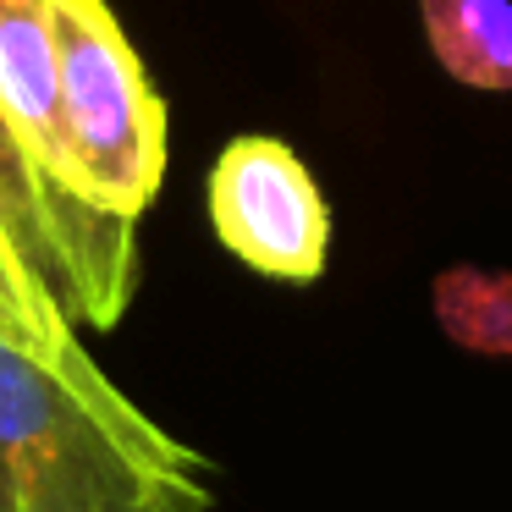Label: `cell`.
<instances>
[{
    "label": "cell",
    "instance_id": "6",
    "mask_svg": "<svg viewBox=\"0 0 512 512\" xmlns=\"http://www.w3.org/2000/svg\"><path fill=\"white\" fill-rule=\"evenodd\" d=\"M419 23L446 78L512 94V0H419Z\"/></svg>",
    "mask_w": 512,
    "mask_h": 512
},
{
    "label": "cell",
    "instance_id": "8",
    "mask_svg": "<svg viewBox=\"0 0 512 512\" xmlns=\"http://www.w3.org/2000/svg\"><path fill=\"white\" fill-rule=\"evenodd\" d=\"M435 314L463 347L512 353V276L452 270V276L435 281Z\"/></svg>",
    "mask_w": 512,
    "mask_h": 512
},
{
    "label": "cell",
    "instance_id": "5",
    "mask_svg": "<svg viewBox=\"0 0 512 512\" xmlns=\"http://www.w3.org/2000/svg\"><path fill=\"white\" fill-rule=\"evenodd\" d=\"M0 221L12 226L17 248L28 254V265L61 292V303L72 309L78 325H94V287H89V259L78 248V232L67 226L61 204L50 199V188L39 182L34 160H28L23 138H17L12 116L0 105Z\"/></svg>",
    "mask_w": 512,
    "mask_h": 512
},
{
    "label": "cell",
    "instance_id": "1",
    "mask_svg": "<svg viewBox=\"0 0 512 512\" xmlns=\"http://www.w3.org/2000/svg\"><path fill=\"white\" fill-rule=\"evenodd\" d=\"M204 468L89 353L0 336V512H215Z\"/></svg>",
    "mask_w": 512,
    "mask_h": 512
},
{
    "label": "cell",
    "instance_id": "2",
    "mask_svg": "<svg viewBox=\"0 0 512 512\" xmlns=\"http://www.w3.org/2000/svg\"><path fill=\"white\" fill-rule=\"evenodd\" d=\"M61 122L100 210L138 221L166 182V100L149 89L111 0H50Z\"/></svg>",
    "mask_w": 512,
    "mask_h": 512
},
{
    "label": "cell",
    "instance_id": "7",
    "mask_svg": "<svg viewBox=\"0 0 512 512\" xmlns=\"http://www.w3.org/2000/svg\"><path fill=\"white\" fill-rule=\"evenodd\" d=\"M0 336L34 347L45 358H83V325L61 303V292L28 265L12 226L0 221Z\"/></svg>",
    "mask_w": 512,
    "mask_h": 512
},
{
    "label": "cell",
    "instance_id": "4",
    "mask_svg": "<svg viewBox=\"0 0 512 512\" xmlns=\"http://www.w3.org/2000/svg\"><path fill=\"white\" fill-rule=\"evenodd\" d=\"M210 226L270 281H314L331 259V210L314 171L270 133H243L210 171Z\"/></svg>",
    "mask_w": 512,
    "mask_h": 512
},
{
    "label": "cell",
    "instance_id": "3",
    "mask_svg": "<svg viewBox=\"0 0 512 512\" xmlns=\"http://www.w3.org/2000/svg\"><path fill=\"white\" fill-rule=\"evenodd\" d=\"M0 105H6L39 182L61 204L67 226L78 232L83 259H89V287H94L89 331H111L127 314L133 287H138V221H122V215L100 210L78 177L67 122H61L50 0H0Z\"/></svg>",
    "mask_w": 512,
    "mask_h": 512
}]
</instances>
